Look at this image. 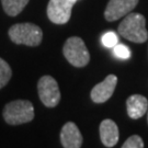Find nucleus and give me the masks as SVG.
Returning <instances> with one entry per match:
<instances>
[{
    "label": "nucleus",
    "instance_id": "nucleus-1",
    "mask_svg": "<svg viewBox=\"0 0 148 148\" xmlns=\"http://www.w3.org/2000/svg\"><path fill=\"white\" fill-rule=\"evenodd\" d=\"M119 34L122 37L134 43H144L147 41L148 32L146 30V19L140 13H128L119 25Z\"/></svg>",
    "mask_w": 148,
    "mask_h": 148
},
{
    "label": "nucleus",
    "instance_id": "nucleus-2",
    "mask_svg": "<svg viewBox=\"0 0 148 148\" xmlns=\"http://www.w3.org/2000/svg\"><path fill=\"white\" fill-rule=\"evenodd\" d=\"M9 37L19 45L37 46L42 42L43 32L33 23H18L9 29Z\"/></svg>",
    "mask_w": 148,
    "mask_h": 148
},
{
    "label": "nucleus",
    "instance_id": "nucleus-3",
    "mask_svg": "<svg viewBox=\"0 0 148 148\" xmlns=\"http://www.w3.org/2000/svg\"><path fill=\"white\" fill-rule=\"evenodd\" d=\"M5 121L10 125L29 123L34 119V108L30 101L16 100L7 103L3 109Z\"/></svg>",
    "mask_w": 148,
    "mask_h": 148
},
{
    "label": "nucleus",
    "instance_id": "nucleus-4",
    "mask_svg": "<svg viewBox=\"0 0 148 148\" xmlns=\"http://www.w3.org/2000/svg\"><path fill=\"white\" fill-rule=\"evenodd\" d=\"M64 56L75 67H85L90 60V54L82 38L78 36L69 37L64 44Z\"/></svg>",
    "mask_w": 148,
    "mask_h": 148
},
{
    "label": "nucleus",
    "instance_id": "nucleus-5",
    "mask_svg": "<svg viewBox=\"0 0 148 148\" xmlns=\"http://www.w3.org/2000/svg\"><path fill=\"white\" fill-rule=\"evenodd\" d=\"M38 97L47 108H55L60 100V91L57 81L51 76H43L37 82Z\"/></svg>",
    "mask_w": 148,
    "mask_h": 148
},
{
    "label": "nucleus",
    "instance_id": "nucleus-6",
    "mask_svg": "<svg viewBox=\"0 0 148 148\" xmlns=\"http://www.w3.org/2000/svg\"><path fill=\"white\" fill-rule=\"evenodd\" d=\"M74 0H49L47 5V16L55 24H65L71 16Z\"/></svg>",
    "mask_w": 148,
    "mask_h": 148
},
{
    "label": "nucleus",
    "instance_id": "nucleus-7",
    "mask_svg": "<svg viewBox=\"0 0 148 148\" xmlns=\"http://www.w3.org/2000/svg\"><path fill=\"white\" fill-rule=\"evenodd\" d=\"M138 0H110L104 11L106 21H116L128 14L137 5Z\"/></svg>",
    "mask_w": 148,
    "mask_h": 148
},
{
    "label": "nucleus",
    "instance_id": "nucleus-8",
    "mask_svg": "<svg viewBox=\"0 0 148 148\" xmlns=\"http://www.w3.org/2000/svg\"><path fill=\"white\" fill-rule=\"evenodd\" d=\"M117 84V77L114 75H109L106 79L102 82L95 86L92 90L90 97L93 102L95 103H103L108 101L112 97L115 87Z\"/></svg>",
    "mask_w": 148,
    "mask_h": 148
},
{
    "label": "nucleus",
    "instance_id": "nucleus-9",
    "mask_svg": "<svg viewBox=\"0 0 148 148\" xmlns=\"http://www.w3.org/2000/svg\"><path fill=\"white\" fill-rule=\"evenodd\" d=\"M60 142L65 148H79L82 145V136L79 128L73 122L66 123L60 132Z\"/></svg>",
    "mask_w": 148,
    "mask_h": 148
},
{
    "label": "nucleus",
    "instance_id": "nucleus-10",
    "mask_svg": "<svg viewBox=\"0 0 148 148\" xmlns=\"http://www.w3.org/2000/svg\"><path fill=\"white\" fill-rule=\"evenodd\" d=\"M101 142L106 147H114L119 142V127L112 120H104L100 124Z\"/></svg>",
    "mask_w": 148,
    "mask_h": 148
},
{
    "label": "nucleus",
    "instance_id": "nucleus-11",
    "mask_svg": "<svg viewBox=\"0 0 148 148\" xmlns=\"http://www.w3.org/2000/svg\"><path fill=\"white\" fill-rule=\"evenodd\" d=\"M126 108L128 116L133 120H137L147 112L148 100L140 95H133L126 100Z\"/></svg>",
    "mask_w": 148,
    "mask_h": 148
},
{
    "label": "nucleus",
    "instance_id": "nucleus-12",
    "mask_svg": "<svg viewBox=\"0 0 148 148\" xmlns=\"http://www.w3.org/2000/svg\"><path fill=\"white\" fill-rule=\"evenodd\" d=\"M30 0H1L5 12L10 16H18L25 8Z\"/></svg>",
    "mask_w": 148,
    "mask_h": 148
},
{
    "label": "nucleus",
    "instance_id": "nucleus-13",
    "mask_svg": "<svg viewBox=\"0 0 148 148\" xmlns=\"http://www.w3.org/2000/svg\"><path fill=\"white\" fill-rule=\"evenodd\" d=\"M12 76V70H11L9 64L2 58H0V89L3 88Z\"/></svg>",
    "mask_w": 148,
    "mask_h": 148
},
{
    "label": "nucleus",
    "instance_id": "nucleus-14",
    "mask_svg": "<svg viewBox=\"0 0 148 148\" xmlns=\"http://www.w3.org/2000/svg\"><path fill=\"white\" fill-rule=\"evenodd\" d=\"M101 42H102L104 47L113 48L117 43H119V36H117L116 33H114V32H112V31H109L102 35Z\"/></svg>",
    "mask_w": 148,
    "mask_h": 148
},
{
    "label": "nucleus",
    "instance_id": "nucleus-15",
    "mask_svg": "<svg viewBox=\"0 0 148 148\" xmlns=\"http://www.w3.org/2000/svg\"><path fill=\"white\" fill-rule=\"evenodd\" d=\"M113 53H114V55L116 57H119V58L121 59H127L131 57V51H130V48L127 47L126 45L120 44V43H117L116 45L113 47Z\"/></svg>",
    "mask_w": 148,
    "mask_h": 148
},
{
    "label": "nucleus",
    "instance_id": "nucleus-16",
    "mask_svg": "<svg viewBox=\"0 0 148 148\" xmlns=\"http://www.w3.org/2000/svg\"><path fill=\"white\" fill-rule=\"evenodd\" d=\"M123 148H143L144 142L143 139L139 137L138 135H132L131 137H128L122 145Z\"/></svg>",
    "mask_w": 148,
    "mask_h": 148
},
{
    "label": "nucleus",
    "instance_id": "nucleus-17",
    "mask_svg": "<svg viewBox=\"0 0 148 148\" xmlns=\"http://www.w3.org/2000/svg\"><path fill=\"white\" fill-rule=\"evenodd\" d=\"M147 122H148V110H147Z\"/></svg>",
    "mask_w": 148,
    "mask_h": 148
},
{
    "label": "nucleus",
    "instance_id": "nucleus-18",
    "mask_svg": "<svg viewBox=\"0 0 148 148\" xmlns=\"http://www.w3.org/2000/svg\"><path fill=\"white\" fill-rule=\"evenodd\" d=\"M74 1H75V2H76V1H77V0H74Z\"/></svg>",
    "mask_w": 148,
    "mask_h": 148
}]
</instances>
